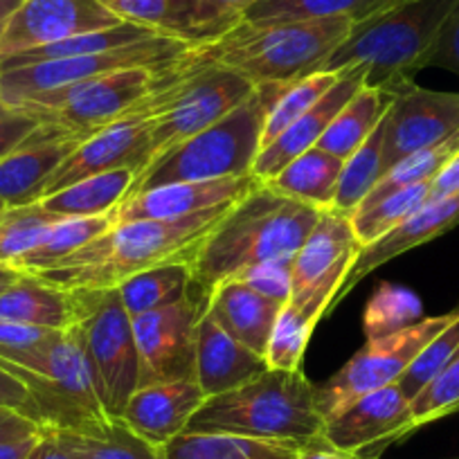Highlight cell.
<instances>
[{
  "mask_svg": "<svg viewBox=\"0 0 459 459\" xmlns=\"http://www.w3.org/2000/svg\"><path fill=\"white\" fill-rule=\"evenodd\" d=\"M230 205L212 207L183 219L115 223L59 266L37 277L64 290L117 289L122 281L149 268L192 264Z\"/></svg>",
  "mask_w": 459,
  "mask_h": 459,
  "instance_id": "6da1fadb",
  "label": "cell"
},
{
  "mask_svg": "<svg viewBox=\"0 0 459 459\" xmlns=\"http://www.w3.org/2000/svg\"><path fill=\"white\" fill-rule=\"evenodd\" d=\"M322 210L257 183L232 203L192 262L194 286L210 295L248 268L295 255L316 228Z\"/></svg>",
  "mask_w": 459,
  "mask_h": 459,
  "instance_id": "7a4b0ae2",
  "label": "cell"
},
{
  "mask_svg": "<svg viewBox=\"0 0 459 459\" xmlns=\"http://www.w3.org/2000/svg\"><path fill=\"white\" fill-rule=\"evenodd\" d=\"M459 0H392L377 14L351 25L350 34L331 52L322 70L356 68L365 86L399 95L414 86L426 68L441 25Z\"/></svg>",
  "mask_w": 459,
  "mask_h": 459,
  "instance_id": "3957f363",
  "label": "cell"
},
{
  "mask_svg": "<svg viewBox=\"0 0 459 459\" xmlns=\"http://www.w3.org/2000/svg\"><path fill=\"white\" fill-rule=\"evenodd\" d=\"M325 417L316 383L302 369H266L253 381L205 399L185 432H225L308 446L322 439Z\"/></svg>",
  "mask_w": 459,
  "mask_h": 459,
  "instance_id": "277c9868",
  "label": "cell"
},
{
  "mask_svg": "<svg viewBox=\"0 0 459 459\" xmlns=\"http://www.w3.org/2000/svg\"><path fill=\"white\" fill-rule=\"evenodd\" d=\"M281 91L284 86L255 88L244 104L230 110L219 122L149 162L135 176L129 194L162 185L203 183L253 174V165L262 152L264 125Z\"/></svg>",
  "mask_w": 459,
  "mask_h": 459,
  "instance_id": "5b68a950",
  "label": "cell"
},
{
  "mask_svg": "<svg viewBox=\"0 0 459 459\" xmlns=\"http://www.w3.org/2000/svg\"><path fill=\"white\" fill-rule=\"evenodd\" d=\"M347 16L290 23L253 25L244 21L205 50L223 68L257 86H286L322 70L331 52L347 39Z\"/></svg>",
  "mask_w": 459,
  "mask_h": 459,
  "instance_id": "8992f818",
  "label": "cell"
},
{
  "mask_svg": "<svg viewBox=\"0 0 459 459\" xmlns=\"http://www.w3.org/2000/svg\"><path fill=\"white\" fill-rule=\"evenodd\" d=\"M0 365L23 378L30 387L43 428L97 435L113 421L101 408L92 369L74 326L61 331L55 342L25 368L3 359Z\"/></svg>",
  "mask_w": 459,
  "mask_h": 459,
  "instance_id": "52a82bcc",
  "label": "cell"
},
{
  "mask_svg": "<svg viewBox=\"0 0 459 459\" xmlns=\"http://www.w3.org/2000/svg\"><path fill=\"white\" fill-rule=\"evenodd\" d=\"M73 293L77 304L73 326L82 338L101 408L110 419H120L126 401L140 385L134 320L117 289H79Z\"/></svg>",
  "mask_w": 459,
  "mask_h": 459,
  "instance_id": "ba28073f",
  "label": "cell"
},
{
  "mask_svg": "<svg viewBox=\"0 0 459 459\" xmlns=\"http://www.w3.org/2000/svg\"><path fill=\"white\" fill-rule=\"evenodd\" d=\"M180 61V59H178ZM174 64L162 70L131 68L101 74L74 86L55 88V91L34 92L12 101L10 108L28 113L46 125H56L88 140L106 126L115 125L126 115V110L158 91L169 79Z\"/></svg>",
  "mask_w": 459,
  "mask_h": 459,
  "instance_id": "9c48e42d",
  "label": "cell"
},
{
  "mask_svg": "<svg viewBox=\"0 0 459 459\" xmlns=\"http://www.w3.org/2000/svg\"><path fill=\"white\" fill-rule=\"evenodd\" d=\"M457 317V308L444 316L423 317L417 325L399 333L374 338L356 351L338 372L325 383L316 385V403L325 421L342 412L347 405L369 392L396 385L421 350L435 335H439Z\"/></svg>",
  "mask_w": 459,
  "mask_h": 459,
  "instance_id": "30bf717a",
  "label": "cell"
},
{
  "mask_svg": "<svg viewBox=\"0 0 459 459\" xmlns=\"http://www.w3.org/2000/svg\"><path fill=\"white\" fill-rule=\"evenodd\" d=\"M194 48L167 37H152L115 50L95 52V55L73 56V59L41 61L23 68L0 70V101L12 104L21 97L34 92L55 91V88L74 86L101 74L131 68L162 70L183 59Z\"/></svg>",
  "mask_w": 459,
  "mask_h": 459,
  "instance_id": "8fae6325",
  "label": "cell"
},
{
  "mask_svg": "<svg viewBox=\"0 0 459 459\" xmlns=\"http://www.w3.org/2000/svg\"><path fill=\"white\" fill-rule=\"evenodd\" d=\"M360 248L363 244L351 228L350 216L338 210H322L316 228L295 253L289 302L320 320L329 316L335 293Z\"/></svg>",
  "mask_w": 459,
  "mask_h": 459,
  "instance_id": "7c38bea8",
  "label": "cell"
},
{
  "mask_svg": "<svg viewBox=\"0 0 459 459\" xmlns=\"http://www.w3.org/2000/svg\"><path fill=\"white\" fill-rule=\"evenodd\" d=\"M253 92V83L246 82L235 70L216 64L207 52L205 65L194 74L183 95L165 113L152 120V126H149L152 160L149 162L219 122L230 110L244 104Z\"/></svg>",
  "mask_w": 459,
  "mask_h": 459,
  "instance_id": "4fadbf2b",
  "label": "cell"
},
{
  "mask_svg": "<svg viewBox=\"0 0 459 459\" xmlns=\"http://www.w3.org/2000/svg\"><path fill=\"white\" fill-rule=\"evenodd\" d=\"M205 295L196 289L174 307L144 313L134 320L138 344L140 385L194 381L196 369V329L205 313Z\"/></svg>",
  "mask_w": 459,
  "mask_h": 459,
  "instance_id": "5bb4252c",
  "label": "cell"
},
{
  "mask_svg": "<svg viewBox=\"0 0 459 459\" xmlns=\"http://www.w3.org/2000/svg\"><path fill=\"white\" fill-rule=\"evenodd\" d=\"M457 135L459 92L405 88L394 95L383 120V169Z\"/></svg>",
  "mask_w": 459,
  "mask_h": 459,
  "instance_id": "9a60e30c",
  "label": "cell"
},
{
  "mask_svg": "<svg viewBox=\"0 0 459 459\" xmlns=\"http://www.w3.org/2000/svg\"><path fill=\"white\" fill-rule=\"evenodd\" d=\"M414 432L410 399L399 385L369 392L325 423L322 439L335 450L374 459L387 446L403 441Z\"/></svg>",
  "mask_w": 459,
  "mask_h": 459,
  "instance_id": "2e32d148",
  "label": "cell"
},
{
  "mask_svg": "<svg viewBox=\"0 0 459 459\" xmlns=\"http://www.w3.org/2000/svg\"><path fill=\"white\" fill-rule=\"evenodd\" d=\"M126 23L143 25L189 48H207L228 37L244 14L219 0H101Z\"/></svg>",
  "mask_w": 459,
  "mask_h": 459,
  "instance_id": "e0dca14e",
  "label": "cell"
},
{
  "mask_svg": "<svg viewBox=\"0 0 459 459\" xmlns=\"http://www.w3.org/2000/svg\"><path fill=\"white\" fill-rule=\"evenodd\" d=\"M120 23L101 0H23L3 34L0 59Z\"/></svg>",
  "mask_w": 459,
  "mask_h": 459,
  "instance_id": "ac0fdd59",
  "label": "cell"
},
{
  "mask_svg": "<svg viewBox=\"0 0 459 459\" xmlns=\"http://www.w3.org/2000/svg\"><path fill=\"white\" fill-rule=\"evenodd\" d=\"M82 143L83 138L73 131L41 122L19 147L0 158V198L7 207L41 201L48 180Z\"/></svg>",
  "mask_w": 459,
  "mask_h": 459,
  "instance_id": "d6986e66",
  "label": "cell"
},
{
  "mask_svg": "<svg viewBox=\"0 0 459 459\" xmlns=\"http://www.w3.org/2000/svg\"><path fill=\"white\" fill-rule=\"evenodd\" d=\"M149 126H152V120L122 122V125L106 126L104 131L83 140L65 158L64 165L55 171V176L48 180L41 198L52 196L68 185L77 183V180L91 178L95 174H106V171L125 169V167L134 169L138 176L152 160Z\"/></svg>",
  "mask_w": 459,
  "mask_h": 459,
  "instance_id": "ffe728a7",
  "label": "cell"
},
{
  "mask_svg": "<svg viewBox=\"0 0 459 459\" xmlns=\"http://www.w3.org/2000/svg\"><path fill=\"white\" fill-rule=\"evenodd\" d=\"M459 225V194L448 198H437V201H428L426 205L419 207L417 212L401 221L396 228L381 237V239L372 241V244L363 246L356 255L354 264H351L350 273L344 277L342 286L335 293L331 311L342 302L369 273L381 268L383 264L392 262V259L401 257V255L410 253V250L419 248V246L428 244V241L437 239V237L446 235L453 228Z\"/></svg>",
  "mask_w": 459,
  "mask_h": 459,
  "instance_id": "44dd1931",
  "label": "cell"
},
{
  "mask_svg": "<svg viewBox=\"0 0 459 459\" xmlns=\"http://www.w3.org/2000/svg\"><path fill=\"white\" fill-rule=\"evenodd\" d=\"M257 183L262 180L248 174L239 176V178L162 185V187L129 194L110 214V219H113V225L149 219H183V216L198 214V212L212 210V207L237 203Z\"/></svg>",
  "mask_w": 459,
  "mask_h": 459,
  "instance_id": "7402d4cb",
  "label": "cell"
},
{
  "mask_svg": "<svg viewBox=\"0 0 459 459\" xmlns=\"http://www.w3.org/2000/svg\"><path fill=\"white\" fill-rule=\"evenodd\" d=\"M365 86V74L356 68L340 70V79L331 86V91L325 97L316 101L298 122L289 126L281 135H277L268 147L259 152L257 160L253 165V176L262 183H268L275 178L290 160L302 156L308 149L317 147L320 138L329 125L333 122L335 115L340 113L347 101Z\"/></svg>",
  "mask_w": 459,
  "mask_h": 459,
  "instance_id": "603a6c76",
  "label": "cell"
},
{
  "mask_svg": "<svg viewBox=\"0 0 459 459\" xmlns=\"http://www.w3.org/2000/svg\"><path fill=\"white\" fill-rule=\"evenodd\" d=\"M205 399L207 396L196 381L156 383L138 387L126 401L120 419L135 435L160 448L187 430L189 421Z\"/></svg>",
  "mask_w": 459,
  "mask_h": 459,
  "instance_id": "cb8c5ba5",
  "label": "cell"
},
{
  "mask_svg": "<svg viewBox=\"0 0 459 459\" xmlns=\"http://www.w3.org/2000/svg\"><path fill=\"white\" fill-rule=\"evenodd\" d=\"M205 316L214 320L230 338L266 359L268 342L284 304L257 293L239 280H228L210 290Z\"/></svg>",
  "mask_w": 459,
  "mask_h": 459,
  "instance_id": "d4e9b609",
  "label": "cell"
},
{
  "mask_svg": "<svg viewBox=\"0 0 459 459\" xmlns=\"http://www.w3.org/2000/svg\"><path fill=\"white\" fill-rule=\"evenodd\" d=\"M266 369L271 368L264 356H257L248 347L237 342L235 338H230L214 320L203 313L196 329L194 381L198 383L207 399L235 390V387L257 378Z\"/></svg>",
  "mask_w": 459,
  "mask_h": 459,
  "instance_id": "484cf974",
  "label": "cell"
},
{
  "mask_svg": "<svg viewBox=\"0 0 459 459\" xmlns=\"http://www.w3.org/2000/svg\"><path fill=\"white\" fill-rule=\"evenodd\" d=\"M0 320L65 331L77 322L74 293L37 275H21L0 293Z\"/></svg>",
  "mask_w": 459,
  "mask_h": 459,
  "instance_id": "4316f807",
  "label": "cell"
},
{
  "mask_svg": "<svg viewBox=\"0 0 459 459\" xmlns=\"http://www.w3.org/2000/svg\"><path fill=\"white\" fill-rule=\"evenodd\" d=\"M302 446L225 432H180L160 453L165 459H299Z\"/></svg>",
  "mask_w": 459,
  "mask_h": 459,
  "instance_id": "83f0119b",
  "label": "cell"
},
{
  "mask_svg": "<svg viewBox=\"0 0 459 459\" xmlns=\"http://www.w3.org/2000/svg\"><path fill=\"white\" fill-rule=\"evenodd\" d=\"M135 180V171L125 169L95 174L91 178L77 180L52 196L41 198L43 210L61 216V219H95V216H110L117 205L131 192Z\"/></svg>",
  "mask_w": 459,
  "mask_h": 459,
  "instance_id": "f1b7e54d",
  "label": "cell"
},
{
  "mask_svg": "<svg viewBox=\"0 0 459 459\" xmlns=\"http://www.w3.org/2000/svg\"><path fill=\"white\" fill-rule=\"evenodd\" d=\"M344 160L331 153L313 147L290 160L275 178L268 180V187L304 205L317 207V210H331L333 207L335 192H338L340 174H342Z\"/></svg>",
  "mask_w": 459,
  "mask_h": 459,
  "instance_id": "f546056e",
  "label": "cell"
},
{
  "mask_svg": "<svg viewBox=\"0 0 459 459\" xmlns=\"http://www.w3.org/2000/svg\"><path fill=\"white\" fill-rule=\"evenodd\" d=\"M394 95L377 88L363 86L335 115L329 129L320 138L317 147L335 158H347L359 152L365 140L377 131L390 108Z\"/></svg>",
  "mask_w": 459,
  "mask_h": 459,
  "instance_id": "4dcf8cb0",
  "label": "cell"
},
{
  "mask_svg": "<svg viewBox=\"0 0 459 459\" xmlns=\"http://www.w3.org/2000/svg\"><path fill=\"white\" fill-rule=\"evenodd\" d=\"M131 320L158 308L174 307L196 290L192 264H167L138 273L117 286Z\"/></svg>",
  "mask_w": 459,
  "mask_h": 459,
  "instance_id": "1f68e13d",
  "label": "cell"
},
{
  "mask_svg": "<svg viewBox=\"0 0 459 459\" xmlns=\"http://www.w3.org/2000/svg\"><path fill=\"white\" fill-rule=\"evenodd\" d=\"M113 225L110 216H95V219H59L43 239L30 250L25 257L14 264V271L23 275H41V273L52 271L59 266L64 259L77 253L92 239L104 235L106 230Z\"/></svg>",
  "mask_w": 459,
  "mask_h": 459,
  "instance_id": "d6a6232c",
  "label": "cell"
},
{
  "mask_svg": "<svg viewBox=\"0 0 459 459\" xmlns=\"http://www.w3.org/2000/svg\"><path fill=\"white\" fill-rule=\"evenodd\" d=\"M160 37V34L152 32L149 28L135 23H120L106 30H95V32L77 34V37L64 39L52 46L34 48V50L21 52V55L7 56L0 59V70H12V68H23V65L41 64V61H55V59H73V56L83 55H95V52L115 50V48H125L131 43L144 41V39Z\"/></svg>",
  "mask_w": 459,
  "mask_h": 459,
  "instance_id": "836d02e7",
  "label": "cell"
},
{
  "mask_svg": "<svg viewBox=\"0 0 459 459\" xmlns=\"http://www.w3.org/2000/svg\"><path fill=\"white\" fill-rule=\"evenodd\" d=\"M390 3L392 0H259L257 5L246 10L244 21L253 25H275L347 16L359 23Z\"/></svg>",
  "mask_w": 459,
  "mask_h": 459,
  "instance_id": "e575fe53",
  "label": "cell"
},
{
  "mask_svg": "<svg viewBox=\"0 0 459 459\" xmlns=\"http://www.w3.org/2000/svg\"><path fill=\"white\" fill-rule=\"evenodd\" d=\"M56 435L77 459H165L158 446L135 435L122 419H113L97 435L73 430H56Z\"/></svg>",
  "mask_w": 459,
  "mask_h": 459,
  "instance_id": "d590c367",
  "label": "cell"
},
{
  "mask_svg": "<svg viewBox=\"0 0 459 459\" xmlns=\"http://www.w3.org/2000/svg\"><path fill=\"white\" fill-rule=\"evenodd\" d=\"M385 120V117H383ZM383 122L377 126L372 135L365 140L363 147L351 153L344 160L342 174H340L338 192H335L333 207L342 214H354L356 207L368 198V194L377 187L378 180L383 178Z\"/></svg>",
  "mask_w": 459,
  "mask_h": 459,
  "instance_id": "8d00e7d4",
  "label": "cell"
},
{
  "mask_svg": "<svg viewBox=\"0 0 459 459\" xmlns=\"http://www.w3.org/2000/svg\"><path fill=\"white\" fill-rule=\"evenodd\" d=\"M423 304L417 293L399 284L383 281L365 304L363 331L365 338H385V335L399 333L408 326L423 320Z\"/></svg>",
  "mask_w": 459,
  "mask_h": 459,
  "instance_id": "74e56055",
  "label": "cell"
},
{
  "mask_svg": "<svg viewBox=\"0 0 459 459\" xmlns=\"http://www.w3.org/2000/svg\"><path fill=\"white\" fill-rule=\"evenodd\" d=\"M340 79V73H329V70H317L308 77L298 79V82L284 86L275 104L271 106V113L266 117L262 135V149L268 147L277 135L284 134L293 122H298L320 97H325L331 91L335 82Z\"/></svg>",
  "mask_w": 459,
  "mask_h": 459,
  "instance_id": "f35d334b",
  "label": "cell"
},
{
  "mask_svg": "<svg viewBox=\"0 0 459 459\" xmlns=\"http://www.w3.org/2000/svg\"><path fill=\"white\" fill-rule=\"evenodd\" d=\"M457 149H459V135L457 138H450L446 140V143L437 144V147L426 149V152H419L414 153V156L403 158V160L396 162L392 169L385 171V176L378 180L377 187L368 194V198H365L356 210L374 205V203L383 201V198L392 196V194L396 192H403V189L414 187V185L430 183Z\"/></svg>",
  "mask_w": 459,
  "mask_h": 459,
  "instance_id": "ab89813d",
  "label": "cell"
},
{
  "mask_svg": "<svg viewBox=\"0 0 459 459\" xmlns=\"http://www.w3.org/2000/svg\"><path fill=\"white\" fill-rule=\"evenodd\" d=\"M430 201V183L414 185V187L396 192L392 196L383 198V201L374 203L369 207H360L354 214H350L351 228H354L356 237L363 246L372 244V241L381 239L385 232L408 219L412 212L426 205Z\"/></svg>",
  "mask_w": 459,
  "mask_h": 459,
  "instance_id": "60d3db41",
  "label": "cell"
},
{
  "mask_svg": "<svg viewBox=\"0 0 459 459\" xmlns=\"http://www.w3.org/2000/svg\"><path fill=\"white\" fill-rule=\"evenodd\" d=\"M59 219L61 216L43 210L41 203L10 207L0 216V266L14 268Z\"/></svg>",
  "mask_w": 459,
  "mask_h": 459,
  "instance_id": "b9f144b4",
  "label": "cell"
},
{
  "mask_svg": "<svg viewBox=\"0 0 459 459\" xmlns=\"http://www.w3.org/2000/svg\"><path fill=\"white\" fill-rule=\"evenodd\" d=\"M317 322H320V317L304 311L298 304L286 302L275 322L271 342H268V368L284 369V372H298V369H302L304 351H307L308 338H311Z\"/></svg>",
  "mask_w": 459,
  "mask_h": 459,
  "instance_id": "7bdbcfd3",
  "label": "cell"
},
{
  "mask_svg": "<svg viewBox=\"0 0 459 459\" xmlns=\"http://www.w3.org/2000/svg\"><path fill=\"white\" fill-rule=\"evenodd\" d=\"M414 430L459 412V350L444 369L410 401Z\"/></svg>",
  "mask_w": 459,
  "mask_h": 459,
  "instance_id": "ee69618b",
  "label": "cell"
},
{
  "mask_svg": "<svg viewBox=\"0 0 459 459\" xmlns=\"http://www.w3.org/2000/svg\"><path fill=\"white\" fill-rule=\"evenodd\" d=\"M459 350V307H457V317L441 331L439 335L430 340L421 350V354L414 359V363L410 365L408 372L401 377V381L396 383L399 390L408 396L410 401L441 372V369L448 365V360L453 359L455 351Z\"/></svg>",
  "mask_w": 459,
  "mask_h": 459,
  "instance_id": "f6af8a7d",
  "label": "cell"
},
{
  "mask_svg": "<svg viewBox=\"0 0 459 459\" xmlns=\"http://www.w3.org/2000/svg\"><path fill=\"white\" fill-rule=\"evenodd\" d=\"M59 333L61 331L55 329H41V326L0 320V359L25 368L46 347H50Z\"/></svg>",
  "mask_w": 459,
  "mask_h": 459,
  "instance_id": "bcb514c9",
  "label": "cell"
},
{
  "mask_svg": "<svg viewBox=\"0 0 459 459\" xmlns=\"http://www.w3.org/2000/svg\"><path fill=\"white\" fill-rule=\"evenodd\" d=\"M293 259L295 255L271 259V262L248 268L235 280L244 281L246 286L266 295V298L286 304L290 299V284H293Z\"/></svg>",
  "mask_w": 459,
  "mask_h": 459,
  "instance_id": "7dc6e473",
  "label": "cell"
},
{
  "mask_svg": "<svg viewBox=\"0 0 459 459\" xmlns=\"http://www.w3.org/2000/svg\"><path fill=\"white\" fill-rule=\"evenodd\" d=\"M0 408L12 410V412L21 414V417L30 419V421L43 428L41 414H39L37 403H34L32 392L25 385L23 378L10 372L5 365H0Z\"/></svg>",
  "mask_w": 459,
  "mask_h": 459,
  "instance_id": "c3c4849f",
  "label": "cell"
},
{
  "mask_svg": "<svg viewBox=\"0 0 459 459\" xmlns=\"http://www.w3.org/2000/svg\"><path fill=\"white\" fill-rule=\"evenodd\" d=\"M426 68H444L459 77V3L453 7L446 23L441 25V32L428 56Z\"/></svg>",
  "mask_w": 459,
  "mask_h": 459,
  "instance_id": "681fc988",
  "label": "cell"
},
{
  "mask_svg": "<svg viewBox=\"0 0 459 459\" xmlns=\"http://www.w3.org/2000/svg\"><path fill=\"white\" fill-rule=\"evenodd\" d=\"M41 122L21 110L10 108L0 101V158H5L12 149L19 147Z\"/></svg>",
  "mask_w": 459,
  "mask_h": 459,
  "instance_id": "f907efd6",
  "label": "cell"
},
{
  "mask_svg": "<svg viewBox=\"0 0 459 459\" xmlns=\"http://www.w3.org/2000/svg\"><path fill=\"white\" fill-rule=\"evenodd\" d=\"M41 435V426L7 432L0 437V459H25Z\"/></svg>",
  "mask_w": 459,
  "mask_h": 459,
  "instance_id": "816d5d0a",
  "label": "cell"
},
{
  "mask_svg": "<svg viewBox=\"0 0 459 459\" xmlns=\"http://www.w3.org/2000/svg\"><path fill=\"white\" fill-rule=\"evenodd\" d=\"M459 194V149L448 158L439 174L430 180V201L457 196Z\"/></svg>",
  "mask_w": 459,
  "mask_h": 459,
  "instance_id": "f5cc1de1",
  "label": "cell"
},
{
  "mask_svg": "<svg viewBox=\"0 0 459 459\" xmlns=\"http://www.w3.org/2000/svg\"><path fill=\"white\" fill-rule=\"evenodd\" d=\"M25 459H77L73 455V450L61 441V437L56 435V430L52 428H41V435H39L37 444L30 450V455Z\"/></svg>",
  "mask_w": 459,
  "mask_h": 459,
  "instance_id": "db71d44e",
  "label": "cell"
},
{
  "mask_svg": "<svg viewBox=\"0 0 459 459\" xmlns=\"http://www.w3.org/2000/svg\"><path fill=\"white\" fill-rule=\"evenodd\" d=\"M299 459H360L356 455L342 453V450H335L333 446L326 444L325 439L313 441V444L302 446L299 450Z\"/></svg>",
  "mask_w": 459,
  "mask_h": 459,
  "instance_id": "11a10c76",
  "label": "cell"
},
{
  "mask_svg": "<svg viewBox=\"0 0 459 459\" xmlns=\"http://www.w3.org/2000/svg\"><path fill=\"white\" fill-rule=\"evenodd\" d=\"M30 426H37V423L30 421V419H25V417H21V414L12 412V410L0 408V437L7 435V432L23 430V428H30Z\"/></svg>",
  "mask_w": 459,
  "mask_h": 459,
  "instance_id": "9f6ffc18",
  "label": "cell"
},
{
  "mask_svg": "<svg viewBox=\"0 0 459 459\" xmlns=\"http://www.w3.org/2000/svg\"><path fill=\"white\" fill-rule=\"evenodd\" d=\"M21 5H23V0H0V41H3V34H5L12 16Z\"/></svg>",
  "mask_w": 459,
  "mask_h": 459,
  "instance_id": "6f0895ef",
  "label": "cell"
},
{
  "mask_svg": "<svg viewBox=\"0 0 459 459\" xmlns=\"http://www.w3.org/2000/svg\"><path fill=\"white\" fill-rule=\"evenodd\" d=\"M21 275H23V273L14 271V268H10V266H0V293H3V290H5L7 286L14 284V281L19 280Z\"/></svg>",
  "mask_w": 459,
  "mask_h": 459,
  "instance_id": "680465c9",
  "label": "cell"
},
{
  "mask_svg": "<svg viewBox=\"0 0 459 459\" xmlns=\"http://www.w3.org/2000/svg\"><path fill=\"white\" fill-rule=\"evenodd\" d=\"M221 5H228L232 7V10L241 12V14H246V10H250L253 5H257L259 0H219Z\"/></svg>",
  "mask_w": 459,
  "mask_h": 459,
  "instance_id": "91938a15",
  "label": "cell"
},
{
  "mask_svg": "<svg viewBox=\"0 0 459 459\" xmlns=\"http://www.w3.org/2000/svg\"><path fill=\"white\" fill-rule=\"evenodd\" d=\"M7 210H10V207H7V203H5V201H3V198H0V216L5 214V212H7Z\"/></svg>",
  "mask_w": 459,
  "mask_h": 459,
  "instance_id": "94428289",
  "label": "cell"
},
{
  "mask_svg": "<svg viewBox=\"0 0 459 459\" xmlns=\"http://www.w3.org/2000/svg\"><path fill=\"white\" fill-rule=\"evenodd\" d=\"M374 459H378V457H374Z\"/></svg>",
  "mask_w": 459,
  "mask_h": 459,
  "instance_id": "6125c7cd",
  "label": "cell"
},
{
  "mask_svg": "<svg viewBox=\"0 0 459 459\" xmlns=\"http://www.w3.org/2000/svg\"><path fill=\"white\" fill-rule=\"evenodd\" d=\"M455 459H459V457H455Z\"/></svg>",
  "mask_w": 459,
  "mask_h": 459,
  "instance_id": "be15d7a7",
  "label": "cell"
}]
</instances>
